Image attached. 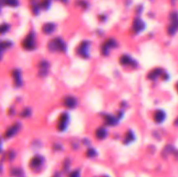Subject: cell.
Segmentation results:
<instances>
[{
    "instance_id": "obj_11",
    "label": "cell",
    "mask_w": 178,
    "mask_h": 177,
    "mask_svg": "<svg viewBox=\"0 0 178 177\" xmlns=\"http://www.w3.org/2000/svg\"><path fill=\"white\" fill-rule=\"evenodd\" d=\"M20 129V124H18V123H16L13 124L12 126H11L5 133V138H11L14 136L19 131Z\"/></svg>"
},
{
    "instance_id": "obj_34",
    "label": "cell",
    "mask_w": 178,
    "mask_h": 177,
    "mask_svg": "<svg viewBox=\"0 0 178 177\" xmlns=\"http://www.w3.org/2000/svg\"><path fill=\"white\" fill-rule=\"evenodd\" d=\"M176 89H177V91H178V84H176Z\"/></svg>"
},
{
    "instance_id": "obj_9",
    "label": "cell",
    "mask_w": 178,
    "mask_h": 177,
    "mask_svg": "<svg viewBox=\"0 0 178 177\" xmlns=\"http://www.w3.org/2000/svg\"><path fill=\"white\" fill-rule=\"evenodd\" d=\"M44 163V157L41 155H35L34 157H32L30 166L32 169H37L39 168Z\"/></svg>"
},
{
    "instance_id": "obj_21",
    "label": "cell",
    "mask_w": 178,
    "mask_h": 177,
    "mask_svg": "<svg viewBox=\"0 0 178 177\" xmlns=\"http://www.w3.org/2000/svg\"><path fill=\"white\" fill-rule=\"evenodd\" d=\"M0 4L11 6V7H17L19 5L18 0H0Z\"/></svg>"
},
{
    "instance_id": "obj_22",
    "label": "cell",
    "mask_w": 178,
    "mask_h": 177,
    "mask_svg": "<svg viewBox=\"0 0 178 177\" xmlns=\"http://www.w3.org/2000/svg\"><path fill=\"white\" fill-rule=\"evenodd\" d=\"M39 7L42 9H48L50 5V0H41V2L39 3Z\"/></svg>"
},
{
    "instance_id": "obj_23",
    "label": "cell",
    "mask_w": 178,
    "mask_h": 177,
    "mask_svg": "<svg viewBox=\"0 0 178 177\" xmlns=\"http://www.w3.org/2000/svg\"><path fill=\"white\" fill-rule=\"evenodd\" d=\"M10 25L8 24H0V34H5V32L9 31Z\"/></svg>"
},
{
    "instance_id": "obj_10",
    "label": "cell",
    "mask_w": 178,
    "mask_h": 177,
    "mask_svg": "<svg viewBox=\"0 0 178 177\" xmlns=\"http://www.w3.org/2000/svg\"><path fill=\"white\" fill-rule=\"evenodd\" d=\"M63 103L67 109H74L77 105V101H76V97H74L72 96H67L63 98Z\"/></svg>"
},
{
    "instance_id": "obj_26",
    "label": "cell",
    "mask_w": 178,
    "mask_h": 177,
    "mask_svg": "<svg viewBox=\"0 0 178 177\" xmlns=\"http://www.w3.org/2000/svg\"><path fill=\"white\" fill-rule=\"evenodd\" d=\"M31 114V110L30 109H24V110L21 112V116H22L23 118H25V117H28V116H30Z\"/></svg>"
},
{
    "instance_id": "obj_1",
    "label": "cell",
    "mask_w": 178,
    "mask_h": 177,
    "mask_svg": "<svg viewBox=\"0 0 178 177\" xmlns=\"http://www.w3.org/2000/svg\"><path fill=\"white\" fill-rule=\"evenodd\" d=\"M48 49L50 51H61L64 52L66 50V44L64 41L60 37H55L48 43Z\"/></svg>"
},
{
    "instance_id": "obj_27",
    "label": "cell",
    "mask_w": 178,
    "mask_h": 177,
    "mask_svg": "<svg viewBox=\"0 0 178 177\" xmlns=\"http://www.w3.org/2000/svg\"><path fill=\"white\" fill-rule=\"evenodd\" d=\"M97 155V150H95L94 149H89L87 150V156L89 157H94Z\"/></svg>"
},
{
    "instance_id": "obj_33",
    "label": "cell",
    "mask_w": 178,
    "mask_h": 177,
    "mask_svg": "<svg viewBox=\"0 0 178 177\" xmlns=\"http://www.w3.org/2000/svg\"><path fill=\"white\" fill-rule=\"evenodd\" d=\"M60 1H62L63 3H67V1H68V0H60Z\"/></svg>"
},
{
    "instance_id": "obj_3",
    "label": "cell",
    "mask_w": 178,
    "mask_h": 177,
    "mask_svg": "<svg viewBox=\"0 0 178 177\" xmlns=\"http://www.w3.org/2000/svg\"><path fill=\"white\" fill-rule=\"evenodd\" d=\"M89 42L85 40L78 45L76 49V54L80 56L81 58H88L89 57Z\"/></svg>"
},
{
    "instance_id": "obj_32",
    "label": "cell",
    "mask_w": 178,
    "mask_h": 177,
    "mask_svg": "<svg viewBox=\"0 0 178 177\" xmlns=\"http://www.w3.org/2000/svg\"><path fill=\"white\" fill-rule=\"evenodd\" d=\"M175 124H176V125H178V118L176 120V122H175Z\"/></svg>"
},
{
    "instance_id": "obj_6",
    "label": "cell",
    "mask_w": 178,
    "mask_h": 177,
    "mask_svg": "<svg viewBox=\"0 0 178 177\" xmlns=\"http://www.w3.org/2000/svg\"><path fill=\"white\" fill-rule=\"evenodd\" d=\"M117 44H116V40L115 39H108L104 43V44L102 45V53L104 55V56H107L109 52H110V50L113 48H115Z\"/></svg>"
},
{
    "instance_id": "obj_13",
    "label": "cell",
    "mask_w": 178,
    "mask_h": 177,
    "mask_svg": "<svg viewBox=\"0 0 178 177\" xmlns=\"http://www.w3.org/2000/svg\"><path fill=\"white\" fill-rule=\"evenodd\" d=\"M56 30V25L53 23H47L45 24L43 27H42V31L46 34V35H50L51 33H53L54 31Z\"/></svg>"
},
{
    "instance_id": "obj_30",
    "label": "cell",
    "mask_w": 178,
    "mask_h": 177,
    "mask_svg": "<svg viewBox=\"0 0 178 177\" xmlns=\"http://www.w3.org/2000/svg\"><path fill=\"white\" fill-rule=\"evenodd\" d=\"M2 151V141H1V139H0V152Z\"/></svg>"
},
{
    "instance_id": "obj_2",
    "label": "cell",
    "mask_w": 178,
    "mask_h": 177,
    "mask_svg": "<svg viewBox=\"0 0 178 177\" xmlns=\"http://www.w3.org/2000/svg\"><path fill=\"white\" fill-rule=\"evenodd\" d=\"M24 49L26 50H32L36 48V38L34 32H30L22 43Z\"/></svg>"
},
{
    "instance_id": "obj_17",
    "label": "cell",
    "mask_w": 178,
    "mask_h": 177,
    "mask_svg": "<svg viewBox=\"0 0 178 177\" xmlns=\"http://www.w3.org/2000/svg\"><path fill=\"white\" fill-rule=\"evenodd\" d=\"M162 74H163V71L161 69H159V68H157V69H155V70H153V71H151L149 73L148 78H150V79L151 80H155L158 76H162Z\"/></svg>"
},
{
    "instance_id": "obj_19",
    "label": "cell",
    "mask_w": 178,
    "mask_h": 177,
    "mask_svg": "<svg viewBox=\"0 0 178 177\" xmlns=\"http://www.w3.org/2000/svg\"><path fill=\"white\" fill-rule=\"evenodd\" d=\"M95 135H96V136H97L98 139L102 140V139H104V138L106 137L108 133H107V130L104 128H98V129L96 130Z\"/></svg>"
},
{
    "instance_id": "obj_15",
    "label": "cell",
    "mask_w": 178,
    "mask_h": 177,
    "mask_svg": "<svg viewBox=\"0 0 178 177\" xmlns=\"http://www.w3.org/2000/svg\"><path fill=\"white\" fill-rule=\"evenodd\" d=\"M165 117H166V114L163 110H156L155 113H154V121L157 123H163L165 120Z\"/></svg>"
},
{
    "instance_id": "obj_29",
    "label": "cell",
    "mask_w": 178,
    "mask_h": 177,
    "mask_svg": "<svg viewBox=\"0 0 178 177\" xmlns=\"http://www.w3.org/2000/svg\"><path fill=\"white\" fill-rule=\"evenodd\" d=\"M8 157H9L10 160L14 159V157H15V152L14 151H10L9 154H8Z\"/></svg>"
},
{
    "instance_id": "obj_14",
    "label": "cell",
    "mask_w": 178,
    "mask_h": 177,
    "mask_svg": "<svg viewBox=\"0 0 178 177\" xmlns=\"http://www.w3.org/2000/svg\"><path fill=\"white\" fill-rule=\"evenodd\" d=\"M49 68H50V64L48 61H46V60L41 61L40 63H39V70H40L39 74H40V76H44L47 75L48 71H49Z\"/></svg>"
},
{
    "instance_id": "obj_18",
    "label": "cell",
    "mask_w": 178,
    "mask_h": 177,
    "mask_svg": "<svg viewBox=\"0 0 178 177\" xmlns=\"http://www.w3.org/2000/svg\"><path fill=\"white\" fill-rule=\"evenodd\" d=\"M104 123L106 125H110V126H114L116 125L117 123V119L115 116L111 115H106L104 116Z\"/></svg>"
},
{
    "instance_id": "obj_8",
    "label": "cell",
    "mask_w": 178,
    "mask_h": 177,
    "mask_svg": "<svg viewBox=\"0 0 178 177\" xmlns=\"http://www.w3.org/2000/svg\"><path fill=\"white\" fill-rule=\"evenodd\" d=\"M119 63H120L122 65H124V66H137V62L134 60L133 58H130L129 55H123L120 58H119Z\"/></svg>"
},
{
    "instance_id": "obj_35",
    "label": "cell",
    "mask_w": 178,
    "mask_h": 177,
    "mask_svg": "<svg viewBox=\"0 0 178 177\" xmlns=\"http://www.w3.org/2000/svg\"><path fill=\"white\" fill-rule=\"evenodd\" d=\"M102 177H109V176H107V175H104V176H102Z\"/></svg>"
},
{
    "instance_id": "obj_24",
    "label": "cell",
    "mask_w": 178,
    "mask_h": 177,
    "mask_svg": "<svg viewBox=\"0 0 178 177\" xmlns=\"http://www.w3.org/2000/svg\"><path fill=\"white\" fill-rule=\"evenodd\" d=\"M76 5H78V6H80L82 7L83 9H86V8H88V3L85 1V0H78L77 2H76Z\"/></svg>"
},
{
    "instance_id": "obj_25",
    "label": "cell",
    "mask_w": 178,
    "mask_h": 177,
    "mask_svg": "<svg viewBox=\"0 0 178 177\" xmlns=\"http://www.w3.org/2000/svg\"><path fill=\"white\" fill-rule=\"evenodd\" d=\"M11 174L13 176H19V175H22V171H21V169H19V168H12V169L11 170Z\"/></svg>"
},
{
    "instance_id": "obj_16",
    "label": "cell",
    "mask_w": 178,
    "mask_h": 177,
    "mask_svg": "<svg viewBox=\"0 0 178 177\" xmlns=\"http://www.w3.org/2000/svg\"><path fill=\"white\" fill-rule=\"evenodd\" d=\"M12 45V43L11 41H1L0 42V60L2 58V56H3V52L5 51V50L10 48L11 46Z\"/></svg>"
},
{
    "instance_id": "obj_7",
    "label": "cell",
    "mask_w": 178,
    "mask_h": 177,
    "mask_svg": "<svg viewBox=\"0 0 178 177\" xmlns=\"http://www.w3.org/2000/svg\"><path fill=\"white\" fill-rule=\"evenodd\" d=\"M145 28V24L140 18H135L132 24V32L138 34Z\"/></svg>"
},
{
    "instance_id": "obj_12",
    "label": "cell",
    "mask_w": 178,
    "mask_h": 177,
    "mask_svg": "<svg viewBox=\"0 0 178 177\" xmlns=\"http://www.w3.org/2000/svg\"><path fill=\"white\" fill-rule=\"evenodd\" d=\"M11 76L13 77L14 84L16 87H20L23 84L22 81V75H21V71L16 69V70H13L12 72H11Z\"/></svg>"
},
{
    "instance_id": "obj_5",
    "label": "cell",
    "mask_w": 178,
    "mask_h": 177,
    "mask_svg": "<svg viewBox=\"0 0 178 177\" xmlns=\"http://www.w3.org/2000/svg\"><path fill=\"white\" fill-rule=\"evenodd\" d=\"M68 121H69V115L67 113H62L60 115L58 120V128L59 131H64L68 127Z\"/></svg>"
},
{
    "instance_id": "obj_31",
    "label": "cell",
    "mask_w": 178,
    "mask_h": 177,
    "mask_svg": "<svg viewBox=\"0 0 178 177\" xmlns=\"http://www.w3.org/2000/svg\"><path fill=\"white\" fill-rule=\"evenodd\" d=\"M53 177H61V176H60V175H59L58 173H57V174H56V175H55Z\"/></svg>"
},
{
    "instance_id": "obj_20",
    "label": "cell",
    "mask_w": 178,
    "mask_h": 177,
    "mask_svg": "<svg viewBox=\"0 0 178 177\" xmlns=\"http://www.w3.org/2000/svg\"><path fill=\"white\" fill-rule=\"evenodd\" d=\"M135 138H136L135 134H134L131 130H129L128 132L125 134V137L124 140V142L125 144H128L129 142H133L134 140H135Z\"/></svg>"
},
{
    "instance_id": "obj_4",
    "label": "cell",
    "mask_w": 178,
    "mask_h": 177,
    "mask_svg": "<svg viewBox=\"0 0 178 177\" xmlns=\"http://www.w3.org/2000/svg\"><path fill=\"white\" fill-rule=\"evenodd\" d=\"M170 24L168 28V32L169 35H174L178 30V13L172 12L169 16Z\"/></svg>"
},
{
    "instance_id": "obj_28",
    "label": "cell",
    "mask_w": 178,
    "mask_h": 177,
    "mask_svg": "<svg viewBox=\"0 0 178 177\" xmlns=\"http://www.w3.org/2000/svg\"><path fill=\"white\" fill-rule=\"evenodd\" d=\"M69 177H80V172H79V170H75V171L71 172V174H70Z\"/></svg>"
}]
</instances>
